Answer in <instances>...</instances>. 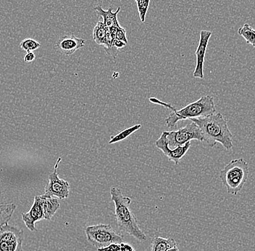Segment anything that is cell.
I'll list each match as a JSON object with an SVG mask.
<instances>
[{"label": "cell", "mask_w": 255, "mask_h": 251, "mask_svg": "<svg viewBox=\"0 0 255 251\" xmlns=\"http://www.w3.org/2000/svg\"><path fill=\"white\" fill-rule=\"evenodd\" d=\"M191 121L199 126L203 135L204 142L209 146L213 148L217 143H220L226 150L234 148V137L227 121L221 113H215L205 117L192 118Z\"/></svg>", "instance_id": "1"}, {"label": "cell", "mask_w": 255, "mask_h": 251, "mask_svg": "<svg viewBox=\"0 0 255 251\" xmlns=\"http://www.w3.org/2000/svg\"><path fill=\"white\" fill-rule=\"evenodd\" d=\"M111 200L115 204V216L121 231L133 237L139 242L147 240L146 235L138 226L136 217L130 211L131 198L123 195L121 189L111 188Z\"/></svg>", "instance_id": "2"}, {"label": "cell", "mask_w": 255, "mask_h": 251, "mask_svg": "<svg viewBox=\"0 0 255 251\" xmlns=\"http://www.w3.org/2000/svg\"><path fill=\"white\" fill-rule=\"evenodd\" d=\"M149 101L152 103L163 105L171 110V114L169 115L165 119V124L168 128L173 127L176 125L178 121L205 117L216 113L214 97L211 95L202 96L197 101L191 102L184 108L178 110L175 109L174 107L170 104L161 102L160 100L154 97H151Z\"/></svg>", "instance_id": "3"}, {"label": "cell", "mask_w": 255, "mask_h": 251, "mask_svg": "<svg viewBox=\"0 0 255 251\" xmlns=\"http://www.w3.org/2000/svg\"><path fill=\"white\" fill-rule=\"evenodd\" d=\"M249 165L244 158L232 160L220 172V178L228 193L237 196L246 184Z\"/></svg>", "instance_id": "4"}, {"label": "cell", "mask_w": 255, "mask_h": 251, "mask_svg": "<svg viewBox=\"0 0 255 251\" xmlns=\"http://www.w3.org/2000/svg\"><path fill=\"white\" fill-rule=\"evenodd\" d=\"M88 242L97 249L105 247L112 244H121L124 237L115 231L111 225H91L85 230Z\"/></svg>", "instance_id": "5"}, {"label": "cell", "mask_w": 255, "mask_h": 251, "mask_svg": "<svg viewBox=\"0 0 255 251\" xmlns=\"http://www.w3.org/2000/svg\"><path fill=\"white\" fill-rule=\"evenodd\" d=\"M167 139L170 148L182 146L187 142L194 140L204 142L203 135L200 129L197 124L193 122L178 130L167 132Z\"/></svg>", "instance_id": "6"}, {"label": "cell", "mask_w": 255, "mask_h": 251, "mask_svg": "<svg viewBox=\"0 0 255 251\" xmlns=\"http://www.w3.org/2000/svg\"><path fill=\"white\" fill-rule=\"evenodd\" d=\"M23 230L6 224L0 228V251H23Z\"/></svg>", "instance_id": "7"}, {"label": "cell", "mask_w": 255, "mask_h": 251, "mask_svg": "<svg viewBox=\"0 0 255 251\" xmlns=\"http://www.w3.org/2000/svg\"><path fill=\"white\" fill-rule=\"evenodd\" d=\"M61 161V158H57L54 172L49 174V183L46 185L44 189V194L46 196L63 200L66 199L69 196L71 185L69 182L59 177L57 169Z\"/></svg>", "instance_id": "8"}, {"label": "cell", "mask_w": 255, "mask_h": 251, "mask_svg": "<svg viewBox=\"0 0 255 251\" xmlns=\"http://www.w3.org/2000/svg\"><path fill=\"white\" fill-rule=\"evenodd\" d=\"M167 132H163L161 134L158 140L155 141V146L163 153L165 156H167L169 161L174 162L175 165L179 164L181 158L186 155L188 150L191 147V142H187L182 146L175 147L174 148H170L168 146L167 136Z\"/></svg>", "instance_id": "9"}, {"label": "cell", "mask_w": 255, "mask_h": 251, "mask_svg": "<svg viewBox=\"0 0 255 251\" xmlns=\"http://www.w3.org/2000/svg\"><path fill=\"white\" fill-rule=\"evenodd\" d=\"M213 32L202 30L200 31V38L198 47L196 49L195 55L197 58L196 61L195 69H194L193 76L197 79H204V63H205V57L206 55L207 48L208 46V42L211 37Z\"/></svg>", "instance_id": "10"}, {"label": "cell", "mask_w": 255, "mask_h": 251, "mask_svg": "<svg viewBox=\"0 0 255 251\" xmlns=\"http://www.w3.org/2000/svg\"><path fill=\"white\" fill-rule=\"evenodd\" d=\"M85 40L76 37L74 34L65 35L57 40L55 47L60 53L65 56L73 55L85 46Z\"/></svg>", "instance_id": "11"}, {"label": "cell", "mask_w": 255, "mask_h": 251, "mask_svg": "<svg viewBox=\"0 0 255 251\" xmlns=\"http://www.w3.org/2000/svg\"><path fill=\"white\" fill-rule=\"evenodd\" d=\"M22 220L25 227L31 232L36 231V222L44 220V212H43L42 204H41L40 196H36L33 201L31 209L28 212L22 214Z\"/></svg>", "instance_id": "12"}, {"label": "cell", "mask_w": 255, "mask_h": 251, "mask_svg": "<svg viewBox=\"0 0 255 251\" xmlns=\"http://www.w3.org/2000/svg\"><path fill=\"white\" fill-rule=\"evenodd\" d=\"M40 198L42 204L44 220H50L60 209V204L58 198L46 196L45 194L40 196Z\"/></svg>", "instance_id": "13"}, {"label": "cell", "mask_w": 255, "mask_h": 251, "mask_svg": "<svg viewBox=\"0 0 255 251\" xmlns=\"http://www.w3.org/2000/svg\"><path fill=\"white\" fill-rule=\"evenodd\" d=\"M95 12H97L99 17L103 19L104 24L108 28H111L112 27L117 26L119 25V20H118L117 15L120 12L121 7L118 8L116 12H113L112 10V7L108 8V10H105L101 5H97L95 7Z\"/></svg>", "instance_id": "14"}, {"label": "cell", "mask_w": 255, "mask_h": 251, "mask_svg": "<svg viewBox=\"0 0 255 251\" xmlns=\"http://www.w3.org/2000/svg\"><path fill=\"white\" fill-rule=\"evenodd\" d=\"M177 246L173 238H164L156 237L151 241V251H167Z\"/></svg>", "instance_id": "15"}, {"label": "cell", "mask_w": 255, "mask_h": 251, "mask_svg": "<svg viewBox=\"0 0 255 251\" xmlns=\"http://www.w3.org/2000/svg\"><path fill=\"white\" fill-rule=\"evenodd\" d=\"M107 31L108 28L104 24L103 19L100 17V20L97 22L93 31V39L99 45H103V47L105 45Z\"/></svg>", "instance_id": "16"}, {"label": "cell", "mask_w": 255, "mask_h": 251, "mask_svg": "<svg viewBox=\"0 0 255 251\" xmlns=\"http://www.w3.org/2000/svg\"><path fill=\"white\" fill-rule=\"evenodd\" d=\"M15 209L14 204H0V228L9 222Z\"/></svg>", "instance_id": "17"}, {"label": "cell", "mask_w": 255, "mask_h": 251, "mask_svg": "<svg viewBox=\"0 0 255 251\" xmlns=\"http://www.w3.org/2000/svg\"><path fill=\"white\" fill-rule=\"evenodd\" d=\"M141 124H136V125L130 126V127L127 128V129L121 131L119 133L116 134V135L111 136V140L109 141L110 145H111V144L117 143V142H121L123 141V140H126V139L130 137L132 134L137 132V131H138V129H141Z\"/></svg>", "instance_id": "18"}, {"label": "cell", "mask_w": 255, "mask_h": 251, "mask_svg": "<svg viewBox=\"0 0 255 251\" xmlns=\"http://www.w3.org/2000/svg\"><path fill=\"white\" fill-rule=\"evenodd\" d=\"M239 35L244 38L247 44H251L255 47V30L253 29L249 24H244L238 30Z\"/></svg>", "instance_id": "19"}, {"label": "cell", "mask_w": 255, "mask_h": 251, "mask_svg": "<svg viewBox=\"0 0 255 251\" xmlns=\"http://www.w3.org/2000/svg\"><path fill=\"white\" fill-rule=\"evenodd\" d=\"M20 47L26 52H33L41 47V44L36 40L26 38L20 42Z\"/></svg>", "instance_id": "20"}, {"label": "cell", "mask_w": 255, "mask_h": 251, "mask_svg": "<svg viewBox=\"0 0 255 251\" xmlns=\"http://www.w3.org/2000/svg\"><path fill=\"white\" fill-rule=\"evenodd\" d=\"M134 1L136 2L140 20L142 23H144L148 9H149L150 0H134Z\"/></svg>", "instance_id": "21"}, {"label": "cell", "mask_w": 255, "mask_h": 251, "mask_svg": "<svg viewBox=\"0 0 255 251\" xmlns=\"http://www.w3.org/2000/svg\"><path fill=\"white\" fill-rule=\"evenodd\" d=\"M116 39L124 41V42L128 44L127 31H126V30L124 29L123 27H121V25L119 27V29H118L117 33H116Z\"/></svg>", "instance_id": "22"}, {"label": "cell", "mask_w": 255, "mask_h": 251, "mask_svg": "<svg viewBox=\"0 0 255 251\" xmlns=\"http://www.w3.org/2000/svg\"><path fill=\"white\" fill-rule=\"evenodd\" d=\"M121 246L119 244H112L105 247L97 249V251H120Z\"/></svg>", "instance_id": "23"}, {"label": "cell", "mask_w": 255, "mask_h": 251, "mask_svg": "<svg viewBox=\"0 0 255 251\" xmlns=\"http://www.w3.org/2000/svg\"><path fill=\"white\" fill-rule=\"evenodd\" d=\"M36 58L34 53L33 52H27L26 55L24 56L23 60L25 63H31Z\"/></svg>", "instance_id": "24"}, {"label": "cell", "mask_w": 255, "mask_h": 251, "mask_svg": "<svg viewBox=\"0 0 255 251\" xmlns=\"http://www.w3.org/2000/svg\"><path fill=\"white\" fill-rule=\"evenodd\" d=\"M120 246H121V250L120 251H135L133 246L129 244H124V242L121 243Z\"/></svg>", "instance_id": "25"}, {"label": "cell", "mask_w": 255, "mask_h": 251, "mask_svg": "<svg viewBox=\"0 0 255 251\" xmlns=\"http://www.w3.org/2000/svg\"><path fill=\"white\" fill-rule=\"evenodd\" d=\"M127 44V43L124 42V41H120V40L117 39L115 40L114 45L117 49L126 47Z\"/></svg>", "instance_id": "26"}, {"label": "cell", "mask_w": 255, "mask_h": 251, "mask_svg": "<svg viewBox=\"0 0 255 251\" xmlns=\"http://www.w3.org/2000/svg\"><path fill=\"white\" fill-rule=\"evenodd\" d=\"M167 251H179V249L177 248V246H175V247L172 248V249H169V250Z\"/></svg>", "instance_id": "27"}]
</instances>
